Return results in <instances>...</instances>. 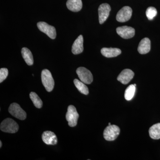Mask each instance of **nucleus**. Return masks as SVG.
I'll list each match as a JSON object with an SVG mask.
<instances>
[{
  "label": "nucleus",
  "instance_id": "b1692460",
  "mask_svg": "<svg viewBox=\"0 0 160 160\" xmlns=\"http://www.w3.org/2000/svg\"><path fill=\"white\" fill-rule=\"evenodd\" d=\"M2 146V141H0V148H1Z\"/></svg>",
  "mask_w": 160,
  "mask_h": 160
},
{
  "label": "nucleus",
  "instance_id": "6e6552de",
  "mask_svg": "<svg viewBox=\"0 0 160 160\" xmlns=\"http://www.w3.org/2000/svg\"><path fill=\"white\" fill-rule=\"evenodd\" d=\"M132 9L129 6H125L120 9L116 16V19L120 22H125L130 19Z\"/></svg>",
  "mask_w": 160,
  "mask_h": 160
},
{
  "label": "nucleus",
  "instance_id": "4be33fe9",
  "mask_svg": "<svg viewBox=\"0 0 160 160\" xmlns=\"http://www.w3.org/2000/svg\"><path fill=\"white\" fill-rule=\"evenodd\" d=\"M157 11L156 8L153 7H149L147 8L146 11V15L148 19L152 20L156 16Z\"/></svg>",
  "mask_w": 160,
  "mask_h": 160
},
{
  "label": "nucleus",
  "instance_id": "20e7f679",
  "mask_svg": "<svg viewBox=\"0 0 160 160\" xmlns=\"http://www.w3.org/2000/svg\"><path fill=\"white\" fill-rule=\"evenodd\" d=\"M79 117V115L74 106L70 105L68 106L66 117L70 127H73L77 126Z\"/></svg>",
  "mask_w": 160,
  "mask_h": 160
},
{
  "label": "nucleus",
  "instance_id": "a878e982",
  "mask_svg": "<svg viewBox=\"0 0 160 160\" xmlns=\"http://www.w3.org/2000/svg\"><path fill=\"white\" fill-rule=\"evenodd\" d=\"M134 85L135 86H136V84H134Z\"/></svg>",
  "mask_w": 160,
  "mask_h": 160
},
{
  "label": "nucleus",
  "instance_id": "f257e3e1",
  "mask_svg": "<svg viewBox=\"0 0 160 160\" xmlns=\"http://www.w3.org/2000/svg\"><path fill=\"white\" fill-rule=\"evenodd\" d=\"M41 77L42 83L47 91L50 92L52 91L54 88V81L50 72L47 69H43Z\"/></svg>",
  "mask_w": 160,
  "mask_h": 160
},
{
  "label": "nucleus",
  "instance_id": "aec40b11",
  "mask_svg": "<svg viewBox=\"0 0 160 160\" xmlns=\"http://www.w3.org/2000/svg\"><path fill=\"white\" fill-rule=\"evenodd\" d=\"M29 97L36 107L38 109L42 108L43 105L42 102L37 93L32 92L29 94Z\"/></svg>",
  "mask_w": 160,
  "mask_h": 160
},
{
  "label": "nucleus",
  "instance_id": "a211bd4d",
  "mask_svg": "<svg viewBox=\"0 0 160 160\" xmlns=\"http://www.w3.org/2000/svg\"><path fill=\"white\" fill-rule=\"evenodd\" d=\"M22 57L27 65L32 66L33 64V58L31 52L28 48H23L22 49Z\"/></svg>",
  "mask_w": 160,
  "mask_h": 160
},
{
  "label": "nucleus",
  "instance_id": "5701e85b",
  "mask_svg": "<svg viewBox=\"0 0 160 160\" xmlns=\"http://www.w3.org/2000/svg\"><path fill=\"white\" fill-rule=\"evenodd\" d=\"M8 70L6 68H2L0 69V82L2 83L7 77Z\"/></svg>",
  "mask_w": 160,
  "mask_h": 160
},
{
  "label": "nucleus",
  "instance_id": "1a4fd4ad",
  "mask_svg": "<svg viewBox=\"0 0 160 160\" xmlns=\"http://www.w3.org/2000/svg\"><path fill=\"white\" fill-rule=\"evenodd\" d=\"M111 7L109 4L104 3L100 5L98 8L99 21L100 24L106 22L109 17Z\"/></svg>",
  "mask_w": 160,
  "mask_h": 160
},
{
  "label": "nucleus",
  "instance_id": "f3484780",
  "mask_svg": "<svg viewBox=\"0 0 160 160\" xmlns=\"http://www.w3.org/2000/svg\"><path fill=\"white\" fill-rule=\"evenodd\" d=\"M149 135L152 139L158 140L160 139V123L154 124L149 128Z\"/></svg>",
  "mask_w": 160,
  "mask_h": 160
},
{
  "label": "nucleus",
  "instance_id": "9d476101",
  "mask_svg": "<svg viewBox=\"0 0 160 160\" xmlns=\"http://www.w3.org/2000/svg\"><path fill=\"white\" fill-rule=\"evenodd\" d=\"M117 32L120 37L124 39H129L135 35V29L131 27L123 26L117 28Z\"/></svg>",
  "mask_w": 160,
  "mask_h": 160
},
{
  "label": "nucleus",
  "instance_id": "6ab92c4d",
  "mask_svg": "<svg viewBox=\"0 0 160 160\" xmlns=\"http://www.w3.org/2000/svg\"><path fill=\"white\" fill-rule=\"evenodd\" d=\"M73 82H74L75 86L81 93L85 95L89 94V89L87 86L85 85V83L77 79H74Z\"/></svg>",
  "mask_w": 160,
  "mask_h": 160
},
{
  "label": "nucleus",
  "instance_id": "ddd939ff",
  "mask_svg": "<svg viewBox=\"0 0 160 160\" xmlns=\"http://www.w3.org/2000/svg\"><path fill=\"white\" fill-rule=\"evenodd\" d=\"M151 48V42L148 38H146L141 40L138 47V50L140 54H145L149 52Z\"/></svg>",
  "mask_w": 160,
  "mask_h": 160
},
{
  "label": "nucleus",
  "instance_id": "2eb2a0df",
  "mask_svg": "<svg viewBox=\"0 0 160 160\" xmlns=\"http://www.w3.org/2000/svg\"><path fill=\"white\" fill-rule=\"evenodd\" d=\"M122 51L118 48H103L101 49V53L105 57H116L121 54Z\"/></svg>",
  "mask_w": 160,
  "mask_h": 160
},
{
  "label": "nucleus",
  "instance_id": "0eeeda50",
  "mask_svg": "<svg viewBox=\"0 0 160 160\" xmlns=\"http://www.w3.org/2000/svg\"><path fill=\"white\" fill-rule=\"evenodd\" d=\"M38 28L40 31L47 35L50 38L54 39L56 37V31L53 26H50L45 22H39L38 23Z\"/></svg>",
  "mask_w": 160,
  "mask_h": 160
},
{
  "label": "nucleus",
  "instance_id": "393cba45",
  "mask_svg": "<svg viewBox=\"0 0 160 160\" xmlns=\"http://www.w3.org/2000/svg\"><path fill=\"white\" fill-rule=\"evenodd\" d=\"M109 125H111V123L110 122L109 123Z\"/></svg>",
  "mask_w": 160,
  "mask_h": 160
},
{
  "label": "nucleus",
  "instance_id": "7ed1b4c3",
  "mask_svg": "<svg viewBox=\"0 0 160 160\" xmlns=\"http://www.w3.org/2000/svg\"><path fill=\"white\" fill-rule=\"evenodd\" d=\"M119 127L116 125H109L104 130L103 136L104 138L108 141H112L116 139L120 134Z\"/></svg>",
  "mask_w": 160,
  "mask_h": 160
},
{
  "label": "nucleus",
  "instance_id": "39448f33",
  "mask_svg": "<svg viewBox=\"0 0 160 160\" xmlns=\"http://www.w3.org/2000/svg\"><path fill=\"white\" fill-rule=\"evenodd\" d=\"M78 76L82 82L86 84H91L93 81V77L91 72L85 67H79L76 70Z\"/></svg>",
  "mask_w": 160,
  "mask_h": 160
},
{
  "label": "nucleus",
  "instance_id": "f8f14e48",
  "mask_svg": "<svg viewBox=\"0 0 160 160\" xmlns=\"http://www.w3.org/2000/svg\"><path fill=\"white\" fill-rule=\"evenodd\" d=\"M42 139L43 142L48 145H55L58 142L56 135L52 132H44L42 135Z\"/></svg>",
  "mask_w": 160,
  "mask_h": 160
},
{
  "label": "nucleus",
  "instance_id": "9b49d317",
  "mask_svg": "<svg viewBox=\"0 0 160 160\" xmlns=\"http://www.w3.org/2000/svg\"><path fill=\"white\" fill-rule=\"evenodd\" d=\"M134 73L130 69H124L118 77L117 80L124 85L129 83L134 77Z\"/></svg>",
  "mask_w": 160,
  "mask_h": 160
},
{
  "label": "nucleus",
  "instance_id": "412c9836",
  "mask_svg": "<svg viewBox=\"0 0 160 160\" xmlns=\"http://www.w3.org/2000/svg\"><path fill=\"white\" fill-rule=\"evenodd\" d=\"M136 91V86L131 85L127 87L125 92V98L127 101H130L134 97Z\"/></svg>",
  "mask_w": 160,
  "mask_h": 160
},
{
  "label": "nucleus",
  "instance_id": "423d86ee",
  "mask_svg": "<svg viewBox=\"0 0 160 160\" xmlns=\"http://www.w3.org/2000/svg\"><path fill=\"white\" fill-rule=\"evenodd\" d=\"M9 113L15 118L21 120H24L26 118V112L16 103H13L10 105L9 108Z\"/></svg>",
  "mask_w": 160,
  "mask_h": 160
},
{
  "label": "nucleus",
  "instance_id": "4468645a",
  "mask_svg": "<svg viewBox=\"0 0 160 160\" xmlns=\"http://www.w3.org/2000/svg\"><path fill=\"white\" fill-rule=\"evenodd\" d=\"M82 35H81L76 39L72 45V52L73 54H78L82 52L84 49Z\"/></svg>",
  "mask_w": 160,
  "mask_h": 160
},
{
  "label": "nucleus",
  "instance_id": "f03ea898",
  "mask_svg": "<svg viewBox=\"0 0 160 160\" xmlns=\"http://www.w3.org/2000/svg\"><path fill=\"white\" fill-rule=\"evenodd\" d=\"M0 129L4 132L14 133L17 132L18 130L19 126L14 120L8 118L1 123Z\"/></svg>",
  "mask_w": 160,
  "mask_h": 160
},
{
  "label": "nucleus",
  "instance_id": "dca6fc26",
  "mask_svg": "<svg viewBox=\"0 0 160 160\" xmlns=\"http://www.w3.org/2000/svg\"><path fill=\"white\" fill-rule=\"evenodd\" d=\"M66 6L70 11L77 12L82 9V0H68Z\"/></svg>",
  "mask_w": 160,
  "mask_h": 160
}]
</instances>
